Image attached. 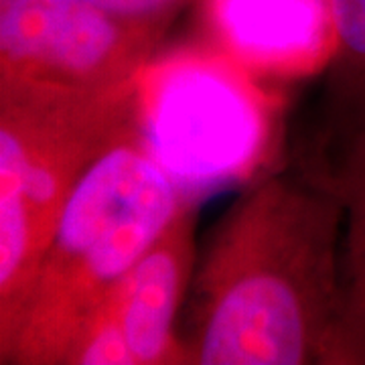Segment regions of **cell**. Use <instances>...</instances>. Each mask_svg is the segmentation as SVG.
Here are the masks:
<instances>
[{"mask_svg":"<svg viewBox=\"0 0 365 365\" xmlns=\"http://www.w3.org/2000/svg\"><path fill=\"white\" fill-rule=\"evenodd\" d=\"M138 114V83L81 91L0 79V343L79 179Z\"/></svg>","mask_w":365,"mask_h":365,"instance_id":"3","label":"cell"},{"mask_svg":"<svg viewBox=\"0 0 365 365\" xmlns=\"http://www.w3.org/2000/svg\"><path fill=\"white\" fill-rule=\"evenodd\" d=\"M165 35L91 0H0V79L120 90L140 81Z\"/></svg>","mask_w":365,"mask_h":365,"instance_id":"5","label":"cell"},{"mask_svg":"<svg viewBox=\"0 0 365 365\" xmlns=\"http://www.w3.org/2000/svg\"><path fill=\"white\" fill-rule=\"evenodd\" d=\"M187 199L79 333L66 365H185L179 313L197 266Z\"/></svg>","mask_w":365,"mask_h":365,"instance_id":"6","label":"cell"},{"mask_svg":"<svg viewBox=\"0 0 365 365\" xmlns=\"http://www.w3.org/2000/svg\"><path fill=\"white\" fill-rule=\"evenodd\" d=\"M91 2L120 16L169 31L175 16L187 6L189 0H91Z\"/></svg>","mask_w":365,"mask_h":365,"instance_id":"10","label":"cell"},{"mask_svg":"<svg viewBox=\"0 0 365 365\" xmlns=\"http://www.w3.org/2000/svg\"><path fill=\"white\" fill-rule=\"evenodd\" d=\"M343 205L302 158L227 209L189 288L185 365H343Z\"/></svg>","mask_w":365,"mask_h":365,"instance_id":"1","label":"cell"},{"mask_svg":"<svg viewBox=\"0 0 365 365\" xmlns=\"http://www.w3.org/2000/svg\"><path fill=\"white\" fill-rule=\"evenodd\" d=\"M246 67L217 51L157 57L138 81V116L158 165L182 195L256 175L268 160L274 110Z\"/></svg>","mask_w":365,"mask_h":365,"instance_id":"4","label":"cell"},{"mask_svg":"<svg viewBox=\"0 0 365 365\" xmlns=\"http://www.w3.org/2000/svg\"><path fill=\"white\" fill-rule=\"evenodd\" d=\"M187 199L136 114L67 199L19 321L0 343V364L66 365L91 314Z\"/></svg>","mask_w":365,"mask_h":365,"instance_id":"2","label":"cell"},{"mask_svg":"<svg viewBox=\"0 0 365 365\" xmlns=\"http://www.w3.org/2000/svg\"><path fill=\"white\" fill-rule=\"evenodd\" d=\"M333 53L327 63V116L365 118V0H329Z\"/></svg>","mask_w":365,"mask_h":365,"instance_id":"9","label":"cell"},{"mask_svg":"<svg viewBox=\"0 0 365 365\" xmlns=\"http://www.w3.org/2000/svg\"><path fill=\"white\" fill-rule=\"evenodd\" d=\"M300 158L325 177L343 205L341 357L343 365H365V118L325 116Z\"/></svg>","mask_w":365,"mask_h":365,"instance_id":"8","label":"cell"},{"mask_svg":"<svg viewBox=\"0 0 365 365\" xmlns=\"http://www.w3.org/2000/svg\"><path fill=\"white\" fill-rule=\"evenodd\" d=\"M215 51L248 71L302 76L333 53L329 0H199Z\"/></svg>","mask_w":365,"mask_h":365,"instance_id":"7","label":"cell"}]
</instances>
